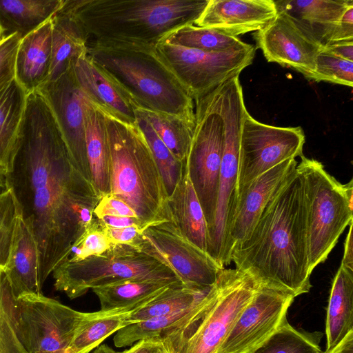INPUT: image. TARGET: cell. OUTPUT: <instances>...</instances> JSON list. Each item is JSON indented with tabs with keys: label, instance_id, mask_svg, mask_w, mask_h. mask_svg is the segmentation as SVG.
<instances>
[{
	"label": "cell",
	"instance_id": "44",
	"mask_svg": "<svg viewBox=\"0 0 353 353\" xmlns=\"http://www.w3.org/2000/svg\"><path fill=\"white\" fill-rule=\"evenodd\" d=\"M101 224L105 234L112 244L132 245L143 230L134 226L117 228L105 225L102 223Z\"/></svg>",
	"mask_w": 353,
	"mask_h": 353
},
{
	"label": "cell",
	"instance_id": "38",
	"mask_svg": "<svg viewBox=\"0 0 353 353\" xmlns=\"http://www.w3.org/2000/svg\"><path fill=\"white\" fill-rule=\"evenodd\" d=\"M21 208L11 186L0 193V271H4L8 259Z\"/></svg>",
	"mask_w": 353,
	"mask_h": 353
},
{
	"label": "cell",
	"instance_id": "22",
	"mask_svg": "<svg viewBox=\"0 0 353 353\" xmlns=\"http://www.w3.org/2000/svg\"><path fill=\"white\" fill-rule=\"evenodd\" d=\"M3 272L15 299L42 294L37 244L21 214L18 219L9 259Z\"/></svg>",
	"mask_w": 353,
	"mask_h": 353
},
{
	"label": "cell",
	"instance_id": "23",
	"mask_svg": "<svg viewBox=\"0 0 353 353\" xmlns=\"http://www.w3.org/2000/svg\"><path fill=\"white\" fill-rule=\"evenodd\" d=\"M52 63L51 18L21 38L15 61V79L29 94L50 77Z\"/></svg>",
	"mask_w": 353,
	"mask_h": 353
},
{
	"label": "cell",
	"instance_id": "55",
	"mask_svg": "<svg viewBox=\"0 0 353 353\" xmlns=\"http://www.w3.org/2000/svg\"><path fill=\"white\" fill-rule=\"evenodd\" d=\"M1 37H2V32H1V29L0 28V40L1 39Z\"/></svg>",
	"mask_w": 353,
	"mask_h": 353
},
{
	"label": "cell",
	"instance_id": "50",
	"mask_svg": "<svg viewBox=\"0 0 353 353\" xmlns=\"http://www.w3.org/2000/svg\"><path fill=\"white\" fill-rule=\"evenodd\" d=\"M322 353H353V330H350L333 347Z\"/></svg>",
	"mask_w": 353,
	"mask_h": 353
},
{
	"label": "cell",
	"instance_id": "26",
	"mask_svg": "<svg viewBox=\"0 0 353 353\" xmlns=\"http://www.w3.org/2000/svg\"><path fill=\"white\" fill-rule=\"evenodd\" d=\"M85 144L92 183L99 197L110 192L109 145L103 112L87 98Z\"/></svg>",
	"mask_w": 353,
	"mask_h": 353
},
{
	"label": "cell",
	"instance_id": "54",
	"mask_svg": "<svg viewBox=\"0 0 353 353\" xmlns=\"http://www.w3.org/2000/svg\"><path fill=\"white\" fill-rule=\"evenodd\" d=\"M159 353H168V352L165 351V350L164 349V347H162V348H161V351H160V352H159Z\"/></svg>",
	"mask_w": 353,
	"mask_h": 353
},
{
	"label": "cell",
	"instance_id": "5",
	"mask_svg": "<svg viewBox=\"0 0 353 353\" xmlns=\"http://www.w3.org/2000/svg\"><path fill=\"white\" fill-rule=\"evenodd\" d=\"M102 112L109 145L108 194L126 202L148 226L168 220V194L142 132L137 124Z\"/></svg>",
	"mask_w": 353,
	"mask_h": 353
},
{
	"label": "cell",
	"instance_id": "37",
	"mask_svg": "<svg viewBox=\"0 0 353 353\" xmlns=\"http://www.w3.org/2000/svg\"><path fill=\"white\" fill-rule=\"evenodd\" d=\"M135 112L136 124L142 132L159 168L168 198L179 179L183 161H179L172 154L136 106Z\"/></svg>",
	"mask_w": 353,
	"mask_h": 353
},
{
	"label": "cell",
	"instance_id": "24",
	"mask_svg": "<svg viewBox=\"0 0 353 353\" xmlns=\"http://www.w3.org/2000/svg\"><path fill=\"white\" fill-rule=\"evenodd\" d=\"M186 159L183 161L176 186L167 200V219L185 239L208 253V225L189 177Z\"/></svg>",
	"mask_w": 353,
	"mask_h": 353
},
{
	"label": "cell",
	"instance_id": "12",
	"mask_svg": "<svg viewBox=\"0 0 353 353\" xmlns=\"http://www.w3.org/2000/svg\"><path fill=\"white\" fill-rule=\"evenodd\" d=\"M156 48L193 100L239 76L252 63L256 49L250 44L228 52H205L164 42Z\"/></svg>",
	"mask_w": 353,
	"mask_h": 353
},
{
	"label": "cell",
	"instance_id": "4",
	"mask_svg": "<svg viewBox=\"0 0 353 353\" xmlns=\"http://www.w3.org/2000/svg\"><path fill=\"white\" fill-rule=\"evenodd\" d=\"M87 54L126 92L137 108L194 120V102L156 46L87 44Z\"/></svg>",
	"mask_w": 353,
	"mask_h": 353
},
{
	"label": "cell",
	"instance_id": "7",
	"mask_svg": "<svg viewBox=\"0 0 353 353\" xmlns=\"http://www.w3.org/2000/svg\"><path fill=\"white\" fill-rule=\"evenodd\" d=\"M56 290L70 299L89 290L130 281L182 282L168 265L127 244H112L103 254L74 262L60 261L52 272Z\"/></svg>",
	"mask_w": 353,
	"mask_h": 353
},
{
	"label": "cell",
	"instance_id": "46",
	"mask_svg": "<svg viewBox=\"0 0 353 353\" xmlns=\"http://www.w3.org/2000/svg\"><path fill=\"white\" fill-rule=\"evenodd\" d=\"M98 219L105 225L117 228L134 226L144 230L148 227L138 217L105 215Z\"/></svg>",
	"mask_w": 353,
	"mask_h": 353
},
{
	"label": "cell",
	"instance_id": "42",
	"mask_svg": "<svg viewBox=\"0 0 353 353\" xmlns=\"http://www.w3.org/2000/svg\"><path fill=\"white\" fill-rule=\"evenodd\" d=\"M21 38L13 34L0 40V92L15 79L16 56Z\"/></svg>",
	"mask_w": 353,
	"mask_h": 353
},
{
	"label": "cell",
	"instance_id": "30",
	"mask_svg": "<svg viewBox=\"0 0 353 353\" xmlns=\"http://www.w3.org/2000/svg\"><path fill=\"white\" fill-rule=\"evenodd\" d=\"M182 282L130 281L92 289L101 311H132L148 303L168 288Z\"/></svg>",
	"mask_w": 353,
	"mask_h": 353
},
{
	"label": "cell",
	"instance_id": "48",
	"mask_svg": "<svg viewBox=\"0 0 353 353\" xmlns=\"http://www.w3.org/2000/svg\"><path fill=\"white\" fill-rule=\"evenodd\" d=\"M323 48L339 57L353 61V41L333 42Z\"/></svg>",
	"mask_w": 353,
	"mask_h": 353
},
{
	"label": "cell",
	"instance_id": "52",
	"mask_svg": "<svg viewBox=\"0 0 353 353\" xmlns=\"http://www.w3.org/2000/svg\"><path fill=\"white\" fill-rule=\"evenodd\" d=\"M8 177L7 173L0 169V193L9 188Z\"/></svg>",
	"mask_w": 353,
	"mask_h": 353
},
{
	"label": "cell",
	"instance_id": "2",
	"mask_svg": "<svg viewBox=\"0 0 353 353\" xmlns=\"http://www.w3.org/2000/svg\"><path fill=\"white\" fill-rule=\"evenodd\" d=\"M232 261L263 286L294 298L310 292L303 189L296 168L234 248Z\"/></svg>",
	"mask_w": 353,
	"mask_h": 353
},
{
	"label": "cell",
	"instance_id": "28",
	"mask_svg": "<svg viewBox=\"0 0 353 353\" xmlns=\"http://www.w3.org/2000/svg\"><path fill=\"white\" fill-rule=\"evenodd\" d=\"M27 97L28 93L16 79L0 92V169L7 174L12 170Z\"/></svg>",
	"mask_w": 353,
	"mask_h": 353
},
{
	"label": "cell",
	"instance_id": "17",
	"mask_svg": "<svg viewBox=\"0 0 353 353\" xmlns=\"http://www.w3.org/2000/svg\"><path fill=\"white\" fill-rule=\"evenodd\" d=\"M256 48L268 62L276 63L301 73L309 79L315 69V60L322 48L303 34L284 14L276 17L254 32Z\"/></svg>",
	"mask_w": 353,
	"mask_h": 353
},
{
	"label": "cell",
	"instance_id": "16",
	"mask_svg": "<svg viewBox=\"0 0 353 353\" xmlns=\"http://www.w3.org/2000/svg\"><path fill=\"white\" fill-rule=\"evenodd\" d=\"M37 90L51 109L73 164L92 182L85 144L86 97L76 82L72 66L57 79L45 83Z\"/></svg>",
	"mask_w": 353,
	"mask_h": 353
},
{
	"label": "cell",
	"instance_id": "41",
	"mask_svg": "<svg viewBox=\"0 0 353 353\" xmlns=\"http://www.w3.org/2000/svg\"><path fill=\"white\" fill-rule=\"evenodd\" d=\"M13 294L3 271H0V353H27L12 327L10 303Z\"/></svg>",
	"mask_w": 353,
	"mask_h": 353
},
{
	"label": "cell",
	"instance_id": "20",
	"mask_svg": "<svg viewBox=\"0 0 353 353\" xmlns=\"http://www.w3.org/2000/svg\"><path fill=\"white\" fill-rule=\"evenodd\" d=\"M76 82L83 95L101 110L136 125L135 105L122 87L87 54L72 65Z\"/></svg>",
	"mask_w": 353,
	"mask_h": 353
},
{
	"label": "cell",
	"instance_id": "9",
	"mask_svg": "<svg viewBox=\"0 0 353 353\" xmlns=\"http://www.w3.org/2000/svg\"><path fill=\"white\" fill-rule=\"evenodd\" d=\"M296 168L301 175L305 210L310 271L327 258L340 235L352 221V210L342 184L323 164L302 154Z\"/></svg>",
	"mask_w": 353,
	"mask_h": 353
},
{
	"label": "cell",
	"instance_id": "32",
	"mask_svg": "<svg viewBox=\"0 0 353 353\" xmlns=\"http://www.w3.org/2000/svg\"><path fill=\"white\" fill-rule=\"evenodd\" d=\"M160 42L205 52H228L250 44L239 37L225 35L216 30L194 24L181 26L166 34Z\"/></svg>",
	"mask_w": 353,
	"mask_h": 353
},
{
	"label": "cell",
	"instance_id": "21",
	"mask_svg": "<svg viewBox=\"0 0 353 353\" xmlns=\"http://www.w3.org/2000/svg\"><path fill=\"white\" fill-rule=\"evenodd\" d=\"M277 12L287 17L307 37L324 48L352 0H278Z\"/></svg>",
	"mask_w": 353,
	"mask_h": 353
},
{
	"label": "cell",
	"instance_id": "49",
	"mask_svg": "<svg viewBox=\"0 0 353 353\" xmlns=\"http://www.w3.org/2000/svg\"><path fill=\"white\" fill-rule=\"evenodd\" d=\"M352 221L350 222L349 232L347 235L343 257L341 264L343 267L353 270V234H352Z\"/></svg>",
	"mask_w": 353,
	"mask_h": 353
},
{
	"label": "cell",
	"instance_id": "13",
	"mask_svg": "<svg viewBox=\"0 0 353 353\" xmlns=\"http://www.w3.org/2000/svg\"><path fill=\"white\" fill-rule=\"evenodd\" d=\"M132 246L170 267L185 285L194 289L211 288L224 268L170 220L146 227Z\"/></svg>",
	"mask_w": 353,
	"mask_h": 353
},
{
	"label": "cell",
	"instance_id": "40",
	"mask_svg": "<svg viewBox=\"0 0 353 353\" xmlns=\"http://www.w3.org/2000/svg\"><path fill=\"white\" fill-rule=\"evenodd\" d=\"M111 245L100 221L94 216L82 235L61 261L74 262L105 252Z\"/></svg>",
	"mask_w": 353,
	"mask_h": 353
},
{
	"label": "cell",
	"instance_id": "33",
	"mask_svg": "<svg viewBox=\"0 0 353 353\" xmlns=\"http://www.w3.org/2000/svg\"><path fill=\"white\" fill-rule=\"evenodd\" d=\"M137 108L172 154L179 161H184L191 145L195 119Z\"/></svg>",
	"mask_w": 353,
	"mask_h": 353
},
{
	"label": "cell",
	"instance_id": "10",
	"mask_svg": "<svg viewBox=\"0 0 353 353\" xmlns=\"http://www.w3.org/2000/svg\"><path fill=\"white\" fill-rule=\"evenodd\" d=\"M194 102L195 126L186 162L209 232L215 216L223 148V123L218 110L216 88Z\"/></svg>",
	"mask_w": 353,
	"mask_h": 353
},
{
	"label": "cell",
	"instance_id": "51",
	"mask_svg": "<svg viewBox=\"0 0 353 353\" xmlns=\"http://www.w3.org/2000/svg\"><path fill=\"white\" fill-rule=\"evenodd\" d=\"M343 189L349 204L350 208L353 210V180L345 184H342Z\"/></svg>",
	"mask_w": 353,
	"mask_h": 353
},
{
	"label": "cell",
	"instance_id": "25",
	"mask_svg": "<svg viewBox=\"0 0 353 353\" xmlns=\"http://www.w3.org/2000/svg\"><path fill=\"white\" fill-rule=\"evenodd\" d=\"M51 21L52 63L48 81L57 79L87 54L86 36L65 0L52 15Z\"/></svg>",
	"mask_w": 353,
	"mask_h": 353
},
{
	"label": "cell",
	"instance_id": "27",
	"mask_svg": "<svg viewBox=\"0 0 353 353\" xmlns=\"http://www.w3.org/2000/svg\"><path fill=\"white\" fill-rule=\"evenodd\" d=\"M353 330V270L340 265L332 282L325 321L326 349Z\"/></svg>",
	"mask_w": 353,
	"mask_h": 353
},
{
	"label": "cell",
	"instance_id": "14",
	"mask_svg": "<svg viewBox=\"0 0 353 353\" xmlns=\"http://www.w3.org/2000/svg\"><path fill=\"white\" fill-rule=\"evenodd\" d=\"M305 134L300 127H278L245 114L241 133L238 192L241 188L279 163L303 154Z\"/></svg>",
	"mask_w": 353,
	"mask_h": 353
},
{
	"label": "cell",
	"instance_id": "11",
	"mask_svg": "<svg viewBox=\"0 0 353 353\" xmlns=\"http://www.w3.org/2000/svg\"><path fill=\"white\" fill-rule=\"evenodd\" d=\"M89 314L43 294L18 299L13 295L10 303L12 327L27 353H66L76 330Z\"/></svg>",
	"mask_w": 353,
	"mask_h": 353
},
{
	"label": "cell",
	"instance_id": "6",
	"mask_svg": "<svg viewBox=\"0 0 353 353\" xmlns=\"http://www.w3.org/2000/svg\"><path fill=\"white\" fill-rule=\"evenodd\" d=\"M260 287L249 274L223 268L196 312L159 338L163 347L168 353H216Z\"/></svg>",
	"mask_w": 353,
	"mask_h": 353
},
{
	"label": "cell",
	"instance_id": "15",
	"mask_svg": "<svg viewBox=\"0 0 353 353\" xmlns=\"http://www.w3.org/2000/svg\"><path fill=\"white\" fill-rule=\"evenodd\" d=\"M294 299L290 294L261 285L216 353H252L288 322Z\"/></svg>",
	"mask_w": 353,
	"mask_h": 353
},
{
	"label": "cell",
	"instance_id": "31",
	"mask_svg": "<svg viewBox=\"0 0 353 353\" xmlns=\"http://www.w3.org/2000/svg\"><path fill=\"white\" fill-rule=\"evenodd\" d=\"M132 311L90 312L76 330L66 353H90L109 336L130 325Z\"/></svg>",
	"mask_w": 353,
	"mask_h": 353
},
{
	"label": "cell",
	"instance_id": "35",
	"mask_svg": "<svg viewBox=\"0 0 353 353\" xmlns=\"http://www.w3.org/2000/svg\"><path fill=\"white\" fill-rule=\"evenodd\" d=\"M203 299L194 305L126 325L114 335V345L122 347L131 345L141 339L160 338L169 330L190 319L200 307Z\"/></svg>",
	"mask_w": 353,
	"mask_h": 353
},
{
	"label": "cell",
	"instance_id": "45",
	"mask_svg": "<svg viewBox=\"0 0 353 353\" xmlns=\"http://www.w3.org/2000/svg\"><path fill=\"white\" fill-rule=\"evenodd\" d=\"M350 41H353V4L346 9L341 17L330 43Z\"/></svg>",
	"mask_w": 353,
	"mask_h": 353
},
{
	"label": "cell",
	"instance_id": "19",
	"mask_svg": "<svg viewBox=\"0 0 353 353\" xmlns=\"http://www.w3.org/2000/svg\"><path fill=\"white\" fill-rule=\"evenodd\" d=\"M276 15L273 0H209L194 25L238 37L262 29Z\"/></svg>",
	"mask_w": 353,
	"mask_h": 353
},
{
	"label": "cell",
	"instance_id": "43",
	"mask_svg": "<svg viewBox=\"0 0 353 353\" xmlns=\"http://www.w3.org/2000/svg\"><path fill=\"white\" fill-rule=\"evenodd\" d=\"M93 214L97 219L105 215L138 217L135 211L126 202L110 194L101 197Z\"/></svg>",
	"mask_w": 353,
	"mask_h": 353
},
{
	"label": "cell",
	"instance_id": "39",
	"mask_svg": "<svg viewBox=\"0 0 353 353\" xmlns=\"http://www.w3.org/2000/svg\"><path fill=\"white\" fill-rule=\"evenodd\" d=\"M309 80L330 82L352 88L353 61L339 57L322 48L316 55L315 69Z\"/></svg>",
	"mask_w": 353,
	"mask_h": 353
},
{
	"label": "cell",
	"instance_id": "36",
	"mask_svg": "<svg viewBox=\"0 0 353 353\" xmlns=\"http://www.w3.org/2000/svg\"><path fill=\"white\" fill-rule=\"evenodd\" d=\"M323 334L297 329L288 321L252 353H322Z\"/></svg>",
	"mask_w": 353,
	"mask_h": 353
},
{
	"label": "cell",
	"instance_id": "53",
	"mask_svg": "<svg viewBox=\"0 0 353 353\" xmlns=\"http://www.w3.org/2000/svg\"><path fill=\"white\" fill-rule=\"evenodd\" d=\"M92 353H119L114 350L110 347L108 346L105 344L101 345L92 352Z\"/></svg>",
	"mask_w": 353,
	"mask_h": 353
},
{
	"label": "cell",
	"instance_id": "29",
	"mask_svg": "<svg viewBox=\"0 0 353 353\" xmlns=\"http://www.w3.org/2000/svg\"><path fill=\"white\" fill-rule=\"evenodd\" d=\"M62 2L63 0H0L1 38L13 34L23 38L50 19Z\"/></svg>",
	"mask_w": 353,
	"mask_h": 353
},
{
	"label": "cell",
	"instance_id": "18",
	"mask_svg": "<svg viewBox=\"0 0 353 353\" xmlns=\"http://www.w3.org/2000/svg\"><path fill=\"white\" fill-rule=\"evenodd\" d=\"M295 159H288L243 185L230 230L231 254L249 234L271 198L285 185L296 170Z\"/></svg>",
	"mask_w": 353,
	"mask_h": 353
},
{
	"label": "cell",
	"instance_id": "3",
	"mask_svg": "<svg viewBox=\"0 0 353 353\" xmlns=\"http://www.w3.org/2000/svg\"><path fill=\"white\" fill-rule=\"evenodd\" d=\"M209 0H65L87 44L125 42L156 46L173 30L194 24Z\"/></svg>",
	"mask_w": 353,
	"mask_h": 353
},
{
	"label": "cell",
	"instance_id": "8",
	"mask_svg": "<svg viewBox=\"0 0 353 353\" xmlns=\"http://www.w3.org/2000/svg\"><path fill=\"white\" fill-rule=\"evenodd\" d=\"M216 100L223 123V148L214 221L208 232V254L224 268L232 261L229 236L238 199L241 133L248 112L239 77L216 88Z\"/></svg>",
	"mask_w": 353,
	"mask_h": 353
},
{
	"label": "cell",
	"instance_id": "1",
	"mask_svg": "<svg viewBox=\"0 0 353 353\" xmlns=\"http://www.w3.org/2000/svg\"><path fill=\"white\" fill-rule=\"evenodd\" d=\"M8 177L37 244L43 285L90 224L101 198L73 164L51 109L38 90L28 94Z\"/></svg>",
	"mask_w": 353,
	"mask_h": 353
},
{
	"label": "cell",
	"instance_id": "47",
	"mask_svg": "<svg viewBox=\"0 0 353 353\" xmlns=\"http://www.w3.org/2000/svg\"><path fill=\"white\" fill-rule=\"evenodd\" d=\"M162 347L159 338L144 339L136 342L130 349L119 353H159Z\"/></svg>",
	"mask_w": 353,
	"mask_h": 353
},
{
	"label": "cell",
	"instance_id": "34",
	"mask_svg": "<svg viewBox=\"0 0 353 353\" xmlns=\"http://www.w3.org/2000/svg\"><path fill=\"white\" fill-rule=\"evenodd\" d=\"M210 290L189 288L183 283L175 284L157 295L143 306L132 310L130 324L182 310L199 303Z\"/></svg>",
	"mask_w": 353,
	"mask_h": 353
}]
</instances>
